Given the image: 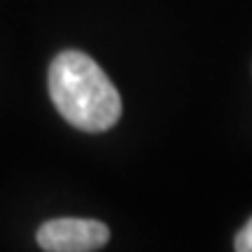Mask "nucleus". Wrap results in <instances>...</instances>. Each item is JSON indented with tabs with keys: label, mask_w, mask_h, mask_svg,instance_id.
Returning a JSON list of instances; mask_svg holds the SVG:
<instances>
[{
	"label": "nucleus",
	"mask_w": 252,
	"mask_h": 252,
	"mask_svg": "<svg viewBox=\"0 0 252 252\" xmlns=\"http://www.w3.org/2000/svg\"><path fill=\"white\" fill-rule=\"evenodd\" d=\"M234 250L236 252H252V217L245 222V226L236 234L234 241Z\"/></svg>",
	"instance_id": "obj_3"
},
{
	"label": "nucleus",
	"mask_w": 252,
	"mask_h": 252,
	"mask_svg": "<svg viewBox=\"0 0 252 252\" xmlns=\"http://www.w3.org/2000/svg\"><path fill=\"white\" fill-rule=\"evenodd\" d=\"M49 96L65 122L100 133L122 117V96L98 63L84 52H61L49 65Z\"/></svg>",
	"instance_id": "obj_1"
},
{
	"label": "nucleus",
	"mask_w": 252,
	"mask_h": 252,
	"mask_svg": "<svg viewBox=\"0 0 252 252\" xmlns=\"http://www.w3.org/2000/svg\"><path fill=\"white\" fill-rule=\"evenodd\" d=\"M110 229L98 220L61 217L37 229V245L47 252H94L105 248Z\"/></svg>",
	"instance_id": "obj_2"
}]
</instances>
